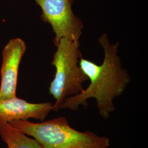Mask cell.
Wrapping results in <instances>:
<instances>
[{
	"label": "cell",
	"instance_id": "1",
	"mask_svg": "<svg viewBox=\"0 0 148 148\" xmlns=\"http://www.w3.org/2000/svg\"><path fill=\"white\" fill-rule=\"evenodd\" d=\"M98 43L104 51L103 63L98 65L81 58L79 66L90 80V85L79 95L66 98L62 109L76 110L81 105L87 107V100L93 98L99 115L106 119L115 109L113 101L123 93L131 78L127 71L122 68L117 55L119 43L111 45L106 34L101 35Z\"/></svg>",
	"mask_w": 148,
	"mask_h": 148
},
{
	"label": "cell",
	"instance_id": "2",
	"mask_svg": "<svg viewBox=\"0 0 148 148\" xmlns=\"http://www.w3.org/2000/svg\"><path fill=\"white\" fill-rule=\"evenodd\" d=\"M8 123L33 137L43 148H107L110 145L108 138L75 130L64 117L40 123L14 120Z\"/></svg>",
	"mask_w": 148,
	"mask_h": 148
},
{
	"label": "cell",
	"instance_id": "3",
	"mask_svg": "<svg viewBox=\"0 0 148 148\" xmlns=\"http://www.w3.org/2000/svg\"><path fill=\"white\" fill-rule=\"evenodd\" d=\"M79 42L62 38L56 45L57 49L53 54L51 64L56 68V74L49 88V92L56 102L52 110L62 109L65 99L77 95L84 88L82 84L88 80L79 64L82 58Z\"/></svg>",
	"mask_w": 148,
	"mask_h": 148
},
{
	"label": "cell",
	"instance_id": "4",
	"mask_svg": "<svg viewBox=\"0 0 148 148\" xmlns=\"http://www.w3.org/2000/svg\"><path fill=\"white\" fill-rule=\"evenodd\" d=\"M34 1L41 9V19L52 27L56 46L62 38L79 42L84 25L72 10L74 0Z\"/></svg>",
	"mask_w": 148,
	"mask_h": 148
},
{
	"label": "cell",
	"instance_id": "5",
	"mask_svg": "<svg viewBox=\"0 0 148 148\" xmlns=\"http://www.w3.org/2000/svg\"><path fill=\"white\" fill-rule=\"evenodd\" d=\"M25 42L20 38L10 40L2 52L0 100L16 97L19 65L25 53Z\"/></svg>",
	"mask_w": 148,
	"mask_h": 148
},
{
	"label": "cell",
	"instance_id": "6",
	"mask_svg": "<svg viewBox=\"0 0 148 148\" xmlns=\"http://www.w3.org/2000/svg\"><path fill=\"white\" fill-rule=\"evenodd\" d=\"M52 107L51 103H32L16 97L0 100V124L29 119L43 121Z\"/></svg>",
	"mask_w": 148,
	"mask_h": 148
},
{
	"label": "cell",
	"instance_id": "7",
	"mask_svg": "<svg viewBox=\"0 0 148 148\" xmlns=\"http://www.w3.org/2000/svg\"><path fill=\"white\" fill-rule=\"evenodd\" d=\"M0 136L8 148H43L35 139L28 137L8 123L0 124Z\"/></svg>",
	"mask_w": 148,
	"mask_h": 148
}]
</instances>
